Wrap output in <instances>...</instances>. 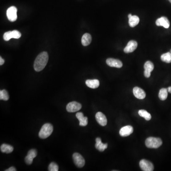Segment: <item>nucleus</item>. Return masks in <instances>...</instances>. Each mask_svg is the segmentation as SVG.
I'll return each instance as SVG.
<instances>
[{
	"mask_svg": "<svg viewBox=\"0 0 171 171\" xmlns=\"http://www.w3.org/2000/svg\"><path fill=\"white\" fill-rule=\"evenodd\" d=\"M49 60V56L46 52H42L40 54L35 60L34 63V68L35 71H41L43 70L47 65Z\"/></svg>",
	"mask_w": 171,
	"mask_h": 171,
	"instance_id": "nucleus-1",
	"label": "nucleus"
},
{
	"mask_svg": "<svg viewBox=\"0 0 171 171\" xmlns=\"http://www.w3.org/2000/svg\"><path fill=\"white\" fill-rule=\"evenodd\" d=\"M53 127L52 125L46 123L42 126L39 133V136L41 138L45 139L50 136L53 132Z\"/></svg>",
	"mask_w": 171,
	"mask_h": 171,
	"instance_id": "nucleus-2",
	"label": "nucleus"
},
{
	"mask_svg": "<svg viewBox=\"0 0 171 171\" xmlns=\"http://www.w3.org/2000/svg\"><path fill=\"white\" fill-rule=\"evenodd\" d=\"M145 145L149 148H157L161 146L163 144L162 140L160 138L150 137L145 140Z\"/></svg>",
	"mask_w": 171,
	"mask_h": 171,
	"instance_id": "nucleus-3",
	"label": "nucleus"
},
{
	"mask_svg": "<svg viewBox=\"0 0 171 171\" xmlns=\"http://www.w3.org/2000/svg\"><path fill=\"white\" fill-rule=\"evenodd\" d=\"M17 9L15 6H11L7 10V17L10 22H14L17 19Z\"/></svg>",
	"mask_w": 171,
	"mask_h": 171,
	"instance_id": "nucleus-4",
	"label": "nucleus"
},
{
	"mask_svg": "<svg viewBox=\"0 0 171 171\" xmlns=\"http://www.w3.org/2000/svg\"><path fill=\"white\" fill-rule=\"evenodd\" d=\"M82 108V105L79 103L73 101L69 103L66 106V109L69 112H76L81 109Z\"/></svg>",
	"mask_w": 171,
	"mask_h": 171,
	"instance_id": "nucleus-5",
	"label": "nucleus"
},
{
	"mask_svg": "<svg viewBox=\"0 0 171 171\" xmlns=\"http://www.w3.org/2000/svg\"><path fill=\"white\" fill-rule=\"evenodd\" d=\"M73 161L77 167L82 168L84 166L85 161L82 156L79 153H76L73 154Z\"/></svg>",
	"mask_w": 171,
	"mask_h": 171,
	"instance_id": "nucleus-6",
	"label": "nucleus"
},
{
	"mask_svg": "<svg viewBox=\"0 0 171 171\" xmlns=\"http://www.w3.org/2000/svg\"><path fill=\"white\" fill-rule=\"evenodd\" d=\"M140 168L144 171H153L154 169L153 164L146 160L143 159L139 163Z\"/></svg>",
	"mask_w": 171,
	"mask_h": 171,
	"instance_id": "nucleus-7",
	"label": "nucleus"
},
{
	"mask_svg": "<svg viewBox=\"0 0 171 171\" xmlns=\"http://www.w3.org/2000/svg\"><path fill=\"white\" fill-rule=\"evenodd\" d=\"M144 75L145 77L148 78L151 76V73L154 69V65L152 62L147 61L144 65Z\"/></svg>",
	"mask_w": 171,
	"mask_h": 171,
	"instance_id": "nucleus-8",
	"label": "nucleus"
},
{
	"mask_svg": "<svg viewBox=\"0 0 171 171\" xmlns=\"http://www.w3.org/2000/svg\"><path fill=\"white\" fill-rule=\"evenodd\" d=\"M37 152L35 149H31L28 153L27 155L25 157V163L28 165H31L33 163V160L36 157Z\"/></svg>",
	"mask_w": 171,
	"mask_h": 171,
	"instance_id": "nucleus-9",
	"label": "nucleus"
},
{
	"mask_svg": "<svg viewBox=\"0 0 171 171\" xmlns=\"http://www.w3.org/2000/svg\"><path fill=\"white\" fill-rule=\"evenodd\" d=\"M133 127L131 125H126L120 129L119 134L121 137H126L130 136L133 132Z\"/></svg>",
	"mask_w": 171,
	"mask_h": 171,
	"instance_id": "nucleus-10",
	"label": "nucleus"
},
{
	"mask_svg": "<svg viewBox=\"0 0 171 171\" xmlns=\"http://www.w3.org/2000/svg\"><path fill=\"white\" fill-rule=\"evenodd\" d=\"M137 42L136 41H130L128 42L126 47L124 50V51L125 53H131L133 52L137 47Z\"/></svg>",
	"mask_w": 171,
	"mask_h": 171,
	"instance_id": "nucleus-11",
	"label": "nucleus"
},
{
	"mask_svg": "<svg viewBox=\"0 0 171 171\" xmlns=\"http://www.w3.org/2000/svg\"><path fill=\"white\" fill-rule=\"evenodd\" d=\"M106 64L111 67L121 68L123 66V63L119 60L113 58H108L106 61Z\"/></svg>",
	"mask_w": 171,
	"mask_h": 171,
	"instance_id": "nucleus-12",
	"label": "nucleus"
},
{
	"mask_svg": "<svg viewBox=\"0 0 171 171\" xmlns=\"http://www.w3.org/2000/svg\"><path fill=\"white\" fill-rule=\"evenodd\" d=\"M96 119L98 123L102 126H105L107 124V119L104 114L101 112H98L96 115Z\"/></svg>",
	"mask_w": 171,
	"mask_h": 171,
	"instance_id": "nucleus-13",
	"label": "nucleus"
},
{
	"mask_svg": "<svg viewBox=\"0 0 171 171\" xmlns=\"http://www.w3.org/2000/svg\"><path fill=\"white\" fill-rule=\"evenodd\" d=\"M133 94L135 96V97L139 99H144L146 96V94L145 91L141 88L137 87L133 88Z\"/></svg>",
	"mask_w": 171,
	"mask_h": 171,
	"instance_id": "nucleus-14",
	"label": "nucleus"
},
{
	"mask_svg": "<svg viewBox=\"0 0 171 171\" xmlns=\"http://www.w3.org/2000/svg\"><path fill=\"white\" fill-rule=\"evenodd\" d=\"M156 25L158 26H163L165 28L168 29L170 27V22L166 17H162L157 20Z\"/></svg>",
	"mask_w": 171,
	"mask_h": 171,
	"instance_id": "nucleus-15",
	"label": "nucleus"
},
{
	"mask_svg": "<svg viewBox=\"0 0 171 171\" xmlns=\"http://www.w3.org/2000/svg\"><path fill=\"white\" fill-rule=\"evenodd\" d=\"M76 116L78 119L79 120L80 126H85L88 125V117H84L83 114L82 112H78L77 113Z\"/></svg>",
	"mask_w": 171,
	"mask_h": 171,
	"instance_id": "nucleus-16",
	"label": "nucleus"
},
{
	"mask_svg": "<svg viewBox=\"0 0 171 171\" xmlns=\"http://www.w3.org/2000/svg\"><path fill=\"white\" fill-rule=\"evenodd\" d=\"M96 143L95 147L100 152H103L108 148V144H103L101 142V138L97 137L96 139Z\"/></svg>",
	"mask_w": 171,
	"mask_h": 171,
	"instance_id": "nucleus-17",
	"label": "nucleus"
},
{
	"mask_svg": "<svg viewBox=\"0 0 171 171\" xmlns=\"http://www.w3.org/2000/svg\"><path fill=\"white\" fill-rule=\"evenodd\" d=\"M86 84L91 89H97L99 86V82L97 79H88L86 81Z\"/></svg>",
	"mask_w": 171,
	"mask_h": 171,
	"instance_id": "nucleus-18",
	"label": "nucleus"
},
{
	"mask_svg": "<svg viewBox=\"0 0 171 171\" xmlns=\"http://www.w3.org/2000/svg\"><path fill=\"white\" fill-rule=\"evenodd\" d=\"M91 41H92V38L89 34H84L82 37V43L83 46H87L89 45Z\"/></svg>",
	"mask_w": 171,
	"mask_h": 171,
	"instance_id": "nucleus-19",
	"label": "nucleus"
},
{
	"mask_svg": "<svg viewBox=\"0 0 171 171\" xmlns=\"http://www.w3.org/2000/svg\"><path fill=\"white\" fill-rule=\"evenodd\" d=\"M128 19H129V24L131 27L132 28L137 26L140 21L139 17L137 16L136 15H132L130 18Z\"/></svg>",
	"mask_w": 171,
	"mask_h": 171,
	"instance_id": "nucleus-20",
	"label": "nucleus"
},
{
	"mask_svg": "<svg viewBox=\"0 0 171 171\" xmlns=\"http://www.w3.org/2000/svg\"><path fill=\"white\" fill-rule=\"evenodd\" d=\"M1 151L4 153H10L14 151V147L9 145L3 144L1 146Z\"/></svg>",
	"mask_w": 171,
	"mask_h": 171,
	"instance_id": "nucleus-21",
	"label": "nucleus"
},
{
	"mask_svg": "<svg viewBox=\"0 0 171 171\" xmlns=\"http://www.w3.org/2000/svg\"><path fill=\"white\" fill-rule=\"evenodd\" d=\"M168 96V90L167 89L163 88L160 90L159 93V97L160 100H166Z\"/></svg>",
	"mask_w": 171,
	"mask_h": 171,
	"instance_id": "nucleus-22",
	"label": "nucleus"
},
{
	"mask_svg": "<svg viewBox=\"0 0 171 171\" xmlns=\"http://www.w3.org/2000/svg\"><path fill=\"white\" fill-rule=\"evenodd\" d=\"M138 114L140 117L145 118V120L147 121H149L151 119V115L145 110L141 109L139 110Z\"/></svg>",
	"mask_w": 171,
	"mask_h": 171,
	"instance_id": "nucleus-23",
	"label": "nucleus"
},
{
	"mask_svg": "<svg viewBox=\"0 0 171 171\" xmlns=\"http://www.w3.org/2000/svg\"><path fill=\"white\" fill-rule=\"evenodd\" d=\"M161 59L163 62H165L170 63L171 62V53L167 52V53L163 54L161 55Z\"/></svg>",
	"mask_w": 171,
	"mask_h": 171,
	"instance_id": "nucleus-24",
	"label": "nucleus"
},
{
	"mask_svg": "<svg viewBox=\"0 0 171 171\" xmlns=\"http://www.w3.org/2000/svg\"><path fill=\"white\" fill-rule=\"evenodd\" d=\"M9 99L8 93L6 90L3 89L0 91V99L7 101Z\"/></svg>",
	"mask_w": 171,
	"mask_h": 171,
	"instance_id": "nucleus-25",
	"label": "nucleus"
},
{
	"mask_svg": "<svg viewBox=\"0 0 171 171\" xmlns=\"http://www.w3.org/2000/svg\"><path fill=\"white\" fill-rule=\"evenodd\" d=\"M48 170L50 171H58V166L57 164L54 162H52L50 164L48 167Z\"/></svg>",
	"mask_w": 171,
	"mask_h": 171,
	"instance_id": "nucleus-26",
	"label": "nucleus"
},
{
	"mask_svg": "<svg viewBox=\"0 0 171 171\" xmlns=\"http://www.w3.org/2000/svg\"><path fill=\"white\" fill-rule=\"evenodd\" d=\"M12 38H13V37H12V31H7L3 35V39L5 41H9Z\"/></svg>",
	"mask_w": 171,
	"mask_h": 171,
	"instance_id": "nucleus-27",
	"label": "nucleus"
},
{
	"mask_svg": "<svg viewBox=\"0 0 171 171\" xmlns=\"http://www.w3.org/2000/svg\"><path fill=\"white\" fill-rule=\"evenodd\" d=\"M12 37L14 39H19L21 37V34L18 30H14L12 31Z\"/></svg>",
	"mask_w": 171,
	"mask_h": 171,
	"instance_id": "nucleus-28",
	"label": "nucleus"
},
{
	"mask_svg": "<svg viewBox=\"0 0 171 171\" xmlns=\"http://www.w3.org/2000/svg\"><path fill=\"white\" fill-rule=\"evenodd\" d=\"M16 171V169L14 167H10V168H9V169H7V170H5V171Z\"/></svg>",
	"mask_w": 171,
	"mask_h": 171,
	"instance_id": "nucleus-29",
	"label": "nucleus"
},
{
	"mask_svg": "<svg viewBox=\"0 0 171 171\" xmlns=\"http://www.w3.org/2000/svg\"><path fill=\"white\" fill-rule=\"evenodd\" d=\"M4 63V60L1 57H0V65H3Z\"/></svg>",
	"mask_w": 171,
	"mask_h": 171,
	"instance_id": "nucleus-30",
	"label": "nucleus"
},
{
	"mask_svg": "<svg viewBox=\"0 0 171 171\" xmlns=\"http://www.w3.org/2000/svg\"><path fill=\"white\" fill-rule=\"evenodd\" d=\"M167 90H168V92L171 93V87H168V89H167Z\"/></svg>",
	"mask_w": 171,
	"mask_h": 171,
	"instance_id": "nucleus-31",
	"label": "nucleus"
},
{
	"mask_svg": "<svg viewBox=\"0 0 171 171\" xmlns=\"http://www.w3.org/2000/svg\"><path fill=\"white\" fill-rule=\"evenodd\" d=\"M132 16V15L131 14H129L128 15V18H130V17H131Z\"/></svg>",
	"mask_w": 171,
	"mask_h": 171,
	"instance_id": "nucleus-32",
	"label": "nucleus"
},
{
	"mask_svg": "<svg viewBox=\"0 0 171 171\" xmlns=\"http://www.w3.org/2000/svg\"><path fill=\"white\" fill-rule=\"evenodd\" d=\"M169 1L171 3V0H169Z\"/></svg>",
	"mask_w": 171,
	"mask_h": 171,
	"instance_id": "nucleus-33",
	"label": "nucleus"
},
{
	"mask_svg": "<svg viewBox=\"0 0 171 171\" xmlns=\"http://www.w3.org/2000/svg\"><path fill=\"white\" fill-rule=\"evenodd\" d=\"M170 52H171V50H170Z\"/></svg>",
	"mask_w": 171,
	"mask_h": 171,
	"instance_id": "nucleus-34",
	"label": "nucleus"
}]
</instances>
